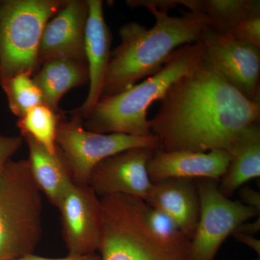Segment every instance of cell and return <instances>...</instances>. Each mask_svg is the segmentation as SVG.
Returning a JSON list of instances; mask_svg holds the SVG:
<instances>
[{
  "label": "cell",
  "instance_id": "cell-1",
  "mask_svg": "<svg viewBox=\"0 0 260 260\" xmlns=\"http://www.w3.org/2000/svg\"><path fill=\"white\" fill-rule=\"evenodd\" d=\"M149 120L164 151L225 150L260 121V104L202 64L177 80Z\"/></svg>",
  "mask_w": 260,
  "mask_h": 260
},
{
  "label": "cell",
  "instance_id": "cell-2",
  "mask_svg": "<svg viewBox=\"0 0 260 260\" xmlns=\"http://www.w3.org/2000/svg\"><path fill=\"white\" fill-rule=\"evenodd\" d=\"M126 4L134 8L144 7L155 17V24L148 29L129 22L119 29L121 43L111 52L100 100L158 73L176 49L199 42L209 27L208 18L200 13L187 11L183 12L182 16H170L150 0H129Z\"/></svg>",
  "mask_w": 260,
  "mask_h": 260
},
{
  "label": "cell",
  "instance_id": "cell-3",
  "mask_svg": "<svg viewBox=\"0 0 260 260\" xmlns=\"http://www.w3.org/2000/svg\"><path fill=\"white\" fill-rule=\"evenodd\" d=\"M203 61L201 41L178 48L158 73L117 95L101 99L83 119L84 128L100 134L152 135L147 117L149 107L179 78L198 69Z\"/></svg>",
  "mask_w": 260,
  "mask_h": 260
},
{
  "label": "cell",
  "instance_id": "cell-4",
  "mask_svg": "<svg viewBox=\"0 0 260 260\" xmlns=\"http://www.w3.org/2000/svg\"><path fill=\"white\" fill-rule=\"evenodd\" d=\"M100 198V260H191L190 240L164 239L151 229L145 200L125 194Z\"/></svg>",
  "mask_w": 260,
  "mask_h": 260
},
{
  "label": "cell",
  "instance_id": "cell-5",
  "mask_svg": "<svg viewBox=\"0 0 260 260\" xmlns=\"http://www.w3.org/2000/svg\"><path fill=\"white\" fill-rule=\"evenodd\" d=\"M42 192L28 160H10L0 172V260L32 254L42 234Z\"/></svg>",
  "mask_w": 260,
  "mask_h": 260
},
{
  "label": "cell",
  "instance_id": "cell-6",
  "mask_svg": "<svg viewBox=\"0 0 260 260\" xmlns=\"http://www.w3.org/2000/svg\"><path fill=\"white\" fill-rule=\"evenodd\" d=\"M67 0L0 1V80L31 75L39 67L43 32Z\"/></svg>",
  "mask_w": 260,
  "mask_h": 260
},
{
  "label": "cell",
  "instance_id": "cell-7",
  "mask_svg": "<svg viewBox=\"0 0 260 260\" xmlns=\"http://www.w3.org/2000/svg\"><path fill=\"white\" fill-rule=\"evenodd\" d=\"M56 145L69 164L74 182L78 184H88L92 171L104 159L129 149L160 148L155 135L100 134L85 129L82 121L75 117L59 121Z\"/></svg>",
  "mask_w": 260,
  "mask_h": 260
},
{
  "label": "cell",
  "instance_id": "cell-8",
  "mask_svg": "<svg viewBox=\"0 0 260 260\" xmlns=\"http://www.w3.org/2000/svg\"><path fill=\"white\" fill-rule=\"evenodd\" d=\"M197 185L200 210L190 241L191 260H214L225 239L243 223L259 216V212L227 198L216 181L200 179Z\"/></svg>",
  "mask_w": 260,
  "mask_h": 260
},
{
  "label": "cell",
  "instance_id": "cell-9",
  "mask_svg": "<svg viewBox=\"0 0 260 260\" xmlns=\"http://www.w3.org/2000/svg\"><path fill=\"white\" fill-rule=\"evenodd\" d=\"M203 64L251 102L260 104V49L205 29Z\"/></svg>",
  "mask_w": 260,
  "mask_h": 260
},
{
  "label": "cell",
  "instance_id": "cell-10",
  "mask_svg": "<svg viewBox=\"0 0 260 260\" xmlns=\"http://www.w3.org/2000/svg\"><path fill=\"white\" fill-rule=\"evenodd\" d=\"M56 208L68 254H96L102 234L101 198L88 184L74 183Z\"/></svg>",
  "mask_w": 260,
  "mask_h": 260
},
{
  "label": "cell",
  "instance_id": "cell-11",
  "mask_svg": "<svg viewBox=\"0 0 260 260\" xmlns=\"http://www.w3.org/2000/svg\"><path fill=\"white\" fill-rule=\"evenodd\" d=\"M154 150L132 148L104 159L92 171L88 185L99 198L125 194L146 200L153 186L148 164Z\"/></svg>",
  "mask_w": 260,
  "mask_h": 260
},
{
  "label": "cell",
  "instance_id": "cell-12",
  "mask_svg": "<svg viewBox=\"0 0 260 260\" xmlns=\"http://www.w3.org/2000/svg\"><path fill=\"white\" fill-rule=\"evenodd\" d=\"M88 2L67 0L43 32L39 51V67L51 59H68L87 65L85 32Z\"/></svg>",
  "mask_w": 260,
  "mask_h": 260
},
{
  "label": "cell",
  "instance_id": "cell-13",
  "mask_svg": "<svg viewBox=\"0 0 260 260\" xmlns=\"http://www.w3.org/2000/svg\"><path fill=\"white\" fill-rule=\"evenodd\" d=\"M88 15L85 32V54L88 72L89 90L74 117L83 121L101 99L111 56L112 36L104 16L103 2L88 0Z\"/></svg>",
  "mask_w": 260,
  "mask_h": 260
},
{
  "label": "cell",
  "instance_id": "cell-14",
  "mask_svg": "<svg viewBox=\"0 0 260 260\" xmlns=\"http://www.w3.org/2000/svg\"><path fill=\"white\" fill-rule=\"evenodd\" d=\"M230 159V153L225 150L199 153L158 149L149 160L148 172L153 183L173 179L218 181L225 174Z\"/></svg>",
  "mask_w": 260,
  "mask_h": 260
},
{
  "label": "cell",
  "instance_id": "cell-15",
  "mask_svg": "<svg viewBox=\"0 0 260 260\" xmlns=\"http://www.w3.org/2000/svg\"><path fill=\"white\" fill-rule=\"evenodd\" d=\"M145 201L168 215L191 240L198 226L200 210L194 180L173 179L154 182Z\"/></svg>",
  "mask_w": 260,
  "mask_h": 260
},
{
  "label": "cell",
  "instance_id": "cell-16",
  "mask_svg": "<svg viewBox=\"0 0 260 260\" xmlns=\"http://www.w3.org/2000/svg\"><path fill=\"white\" fill-rule=\"evenodd\" d=\"M29 150L28 161L32 179L42 194L57 207L65 193L74 184L69 164L59 147L51 153L31 137L22 135Z\"/></svg>",
  "mask_w": 260,
  "mask_h": 260
},
{
  "label": "cell",
  "instance_id": "cell-17",
  "mask_svg": "<svg viewBox=\"0 0 260 260\" xmlns=\"http://www.w3.org/2000/svg\"><path fill=\"white\" fill-rule=\"evenodd\" d=\"M231 159L219 189L230 198L241 186L260 177V125L251 124L228 148Z\"/></svg>",
  "mask_w": 260,
  "mask_h": 260
},
{
  "label": "cell",
  "instance_id": "cell-18",
  "mask_svg": "<svg viewBox=\"0 0 260 260\" xmlns=\"http://www.w3.org/2000/svg\"><path fill=\"white\" fill-rule=\"evenodd\" d=\"M34 81L40 90L43 103L56 112L61 98L75 87L88 82L87 65L68 59H51L43 62Z\"/></svg>",
  "mask_w": 260,
  "mask_h": 260
},
{
  "label": "cell",
  "instance_id": "cell-19",
  "mask_svg": "<svg viewBox=\"0 0 260 260\" xmlns=\"http://www.w3.org/2000/svg\"><path fill=\"white\" fill-rule=\"evenodd\" d=\"M192 13L204 15L210 30L225 35L246 19L260 13L259 0H195Z\"/></svg>",
  "mask_w": 260,
  "mask_h": 260
},
{
  "label": "cell",
  "instance_id": "cell-20",
  "mask_svg": "<svg viewBox=\"0 0 260 260\" xmlns=\"http://www.w3.org/2000/svg\"><path fill=\"white\" fill-rule=\"evenodd\" d=\"M60 118L57 112L42 103L20 118L18 126L21 135L31 137L49 153L54 154L57 151L56 133Z\"/></svg>",
  "mask_w": 260,
  "mask_h": 260
},
{
  "label": "cell",
  "instance_id": "cell-21",
  "mask_svg": "<svg viewBox=\"0 0 260 260\" xmlns=\"http://www.w3.org/2000/svg\"><path fill=\"white\" fill-rule=\"evenodd\" d=\"M13 114L23 117L30 109L42 104L43 98L37 84L28 74H18L1 80Z\"/></svg>",
  "mask_w": 260,
  "mask_h": 260
},
{
  "label": "cell",
  "instance_id": "cell-22",
  "mask_svg": "<svg viewBox=\"0 0 260 260\" xmlns=\"http://www.w3.org/2000/svg\"><path fill=\"white\" fill-rule=\"evenodd\" d=\"M145 217L154 232L164 239L174 241L190 240L181 232L177 224L168 215L150 206L147 203L145 206Z\"/></svg>",
  "mask_w": 260,
  "mask_h": 260
},
{
  "label": "cell",
  "instance_id": "cell-23",
  "mask_svg": "<svg viewBox=\"0 0 260 260\" xmlns=\"http://www.w3.org/2000/svg\"><path fill=\"white\" fill-rule=\"evenodd\" d=\"M225 35L260 49V13L246 19Z\"/></svg>",
  "mask_w": 260,
  "mask_h": 260
},
{
  "label": "cell",
  "instance_id": "cell-24",
  "mask_svg": "<svg viewBox=\"0 0 260 260\" xmlns=\"http://www.w3.org/2000/svg\"><path fill=\"white\" fill-rule=\"evenodd\" d=\"M22 136L0 135V172L23 144Z\"/></svg>",
  "mask_w": 260,
  "mask_h": 260
},
{
  "label": "cell",
  "instance_id": "cell-25",
  "mask_svg": "<svg viewBox=\"0 0 260 260\" xmlns=\"http://www.w3.org/2000/svg\"><path fill=\"white\" fill-rule=\"evenodd\" d=\"M241 198L244 204L260 212V194L249 187H244L241 190Z\"/></svg>",
  "mask_w": 260,
  "mask_h": 260
},
{
  "label": "cell",
  "instance_id": "cell-26",
  "mask_svg": "<svg viewBox=\"0 0 260 260\" xmlns=\"http://www.w3.org/2000/svg\"><path fill=\"white\" fill-rule=\"evenodd\" d=\"M14 260H100V258H99V255H97L96 254H87V255H70V254H68L65 257L49 258L35 255L32 253V254H27V255Z\"/></svg>",
  "mask_w": 260,
  "mask_h": 260
},
{
  "label": "cell",
  "instance_id": "cell-27",
  "mask_svg": "<svg viewBox=\"0 0 260 260\" xmlns=\"http://www.w3.org/2000/svg\"><path fill=\"white\" fill-rule=\"evenodd\" d=\"M233 234L235 235L238 241L250 246L259 256V240L253 237V236L247 235V234H242V233L235 232Z\"/></svg>",
  "mask_w": 260,
  "mask_h": 260
}]
</instances>
